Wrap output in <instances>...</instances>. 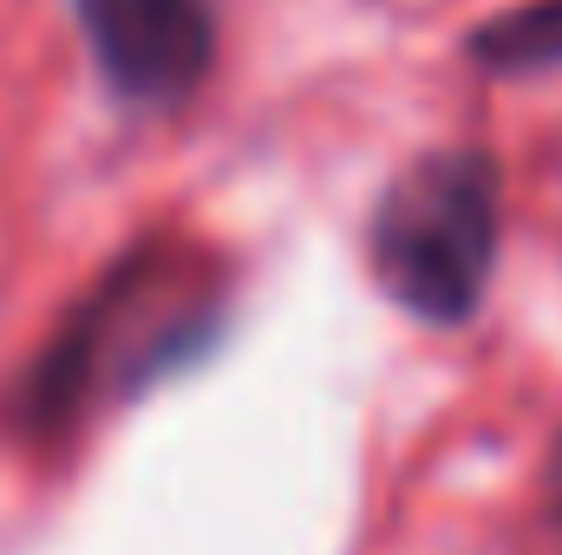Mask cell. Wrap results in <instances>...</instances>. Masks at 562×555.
Instances as JSON below:
<instances>
[{
	"label": "cell",
	"instance_id": "cell-1",
	"mask_svg": "<svg viewBox=\"0 0 562 555\" xmlns=\"http://www.w3.org/2000/svg\"><path fill=\"white\" fill-rule=\"evenodd\" d=\"M367 262L386 301L413 320H471L497 269V163L471 144L406 163L373 203Z\"/></svg>",
	"mask_w": 562,
	"mask_h": 555
},
{
	"label": "cell",
	"instance_id": "cell-2",
	"mask_svg": "<svg viewBox=\"0 0 562 555\" xmlns=\"http://www.w3.org/2000/svg\"><path fill=\"white\" fill-rule=\"evenodd\" d=\"M79 20L112 92L138 105H177L216 59L210 0H79Z\"/></svg>",
	"mask_w": 562,
	"mask_h": 555
},
{
	"label": "cell",
	"instance_id": "cell-3",
	"mask_svg": "<svg viewBox=\"0 0 562 555\" xmlns=\"http://www.w3.org/2000/svg\"><path fill=\"white\" fill-rule=\"evenodd\" d=\"M471 59L491 72H550L562 66V0H524L471 33Z\"/></svg>",
	"mask_w": 562,
	"mask_h": 555
},
{
	"label": "cell",
	"instance_id": "cell-4",
	"mask_svg": "<svg viewBox=\"0 0 562 555\" xmlns=\"http://www.w3.org/2000/svg\"><path fill=\"white\" fill-rule=\"evenodd\" d=\"M543 497L562 510V438L550 444V457H543Z\"/></svg>",
	"mask_w": 562,
	"mask_h": 555
}]
</instances>
